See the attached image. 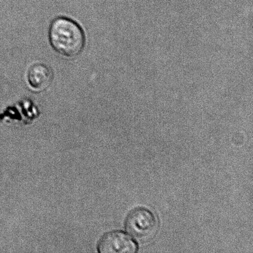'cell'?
<instances>
[{
  "instance_id": "obj_1",
  "label": "cell",
  "mask_w": 253,
  "mask_h": 253,
  "mask_svg": "<svg viewBox=\"0 0 253 253\" xmlns=\"http://www.w3.org/2000/svg\"><path fill=\"white\" fill-rule=\"evenodd\" d=\"M48 40L56 53L67 58H74L85 49L86 37L83 27L66 16L55 17L48 29Z\"/></svg>"
},
{
  "instance_id": "obj_2",
  "label": "cell",
  "mask_w": 253,
  "mask_h": 253,
  "mask_svg": "<svg viewBox=\"0 0 253 253\" xmlns=\"http://www.w3.org/2000/svg\"><path fill=\"white\" fill-rule=\"evenodd\" d=\"M158 227L156 217L145 208L134 210L126 217V230L139 242L150 241L157 232Z\"/></svg>"
},
{
  "instance_id": "obj_3",
  "label": "cell",
  "mask_w": 253,
  "mask_h": 253,
  "mask_svg": "<svg viewBox=\"0 0 253 253\" xmlns=\"http://www.w3.org/2000/svg\"><path fill=\"white\" fill-rule=\"evenodd\" d=\"M101 253H133L137 246L125 233L115 231L108 233L101 238L98 245Z\"/></svg>"
},
{
  "instance_id": "obj_4",
  "label": "cell",
  "mask_w": 253,
  "mask_h": 253,
  "mask_svg": "<svg viewBox=\"0 0 253 253\" xmlns=\"http://www.w3.org/2000/svg\"><path fill=\"white\" fill-rule=\"evenodd\" d=\"M53 81L51 69L46 64L36 63L32 65L27 73V81L30 88L36 91L45 90Z\"/></svg>"
}]
</instances>
